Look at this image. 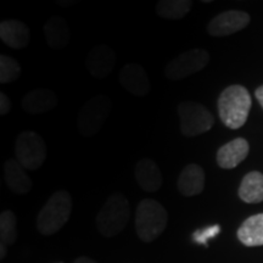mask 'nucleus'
Segmentation results:
<instances>
[{
  "label": "nucleus",
  "mask_w": 263,
  "mask_h": 263,
  "mask_svg": "<svg viewBox=\"0 0 263 263\" xmlns=\"http://www.w3.org/2000/svg\"><path fill=\"white\" fill-rule=\"evenodd\" d=\"M251 105V97L245 87L229 85L219 95L217 104L219 118L230 129H239L248 121Z\"/></svg>",
  "instance_id": "f257e3e1"
},
{
  "label": "nucleus",
  "mask_w": 263,
  "mask_h": 263,
  "mask_svg": "<svg viewBox=\"0 0 263 263\" xmlns=\"http://www.w3.org/2000/svg\"><path fill=\"white\" fill-rule=\"evenodd\" d=\"M72 197L66 190H59L49 197L37 216L38 232L43 235H54L70 219Z\"/></svg>",
  "instance_id": "f03ea898"
},
{
  "label": "nucleus",
  "mask_w": 263,
  "mask_h": 263,
  "mask_svg": "<svg viewBox=\"0 0 263 263\" xmlns=\"http://www.w3.org/2000/svg\"><path fill=\"white\" fill-rule=\"evenodd\" d=\"M168 215L166 209L154 199H144L136 211V230L144 242L156 240L166 229Z\"/></svg>",
  "instance_id": "7ed1b4c3"
},
{
  "label": "nucleus",
  "mask_w": 263,
  "mask_h": 263,
  "mask_svg": "<svg viewBox=\"0 0 263 263\" xmlns=\"http://www.w3.org/2000/svg\"><path fill=\"white\" fill-rule=\"evenodd\" d=\"M130 217L129 202L122 193H115L101 207L97 216L99 233L105 238H114L126 228Z\"/></svg>",
  "instance_id": "20e7f679"
},
{
  "label": "nucleus",
  "mask_w": 263,
  "mask_h": 263,
  "mask_svg": "<svg viewBox=\"0 0 263 263\" xmlns=\"http://www.w3.org/2000/svg\"><path fill=\"white\" fill-rule=\"evenodd\" d=\"M111 111V100L107 95L98 94L82 107L78 115V130L83 137L98 134L106 122Z\"/></svg>",
  "instance_id": "39448f33"
},
{
  "label": "nucleus",
  "mask_w": 263,
  "mask_h": 263,
  "mask_svg": "<svg viewBox=\"0 0 263 263\" xmlns=\"http://www.w3.org/2000/svg\"><path fill=\"white\" fill-rule=\"evenodd\" d=\"M15 155L16 160L27 171L38 170L47 160L45 141L37 132H22L16 138Z\"/></svg>",
  "instance_id": "423d86ee"
},
{
  "label": "nucleus",
  "mask_w": 263,
  "mask_h": 263,
  "mask_svg": "<svg viewBox=\"0 0 263 263\" xmlns=\"http://www.w3.org/2000/svg\"><path fill=\"white\" fill-rule=\"evenodd\" d=\"M180 132L184 137H196L209 132L215 124V117L203 105L195 101H183L178 106Z\"/></svg>",
  "instance_id": "0eeeda50"
},
{
  "label": "nucleus",
  "mask_w": 263,
  "mask_h": 263,
  "mask_svg": "<svg viewBox=\"0 0 263 263\" xmlns=\"http://www.w3.org/2000/svg\"><path fill=\"white\" fill-rule=\"evenodd\" d=\"M209 61V51L203 49H192L171 60L164 68V76L172 81L183 80L190 74L203 70Z\"/></svg>",
  "instance_id": "6e6552de"
},
{
  "label": "nucleus",
  "mask_w": 263,
  "mask_h": 263,
  "mask_svg": "<svg viewBox=\"0 0 263 263\" xmlns=\"http://www.w3.org/2000/svg\"><path fill=\"white\" fill-rule=\"evenodd\" d=\"M250 15L245 11H224L210 21L207 25V32L212 37H226L244 29L250 24Z\"/></svg>",
  "instance_id": "1a4fd4ad"
},
{
  "label": "nucleus",
  "mask_w": 263,
  "mask_h": 263,
  "mask_svg": "<svg viewBox=\"0 0 263 263\" xmlns=\"http://www.w3.org/2000/svg\"><path fill=\"white\" fill-rule=\"evenodd\" d=\"M118 81L128 93L136 97H145L151 90L146 71L144 70L143 66L134 62L123 66L118 76Z\"/></svg>",
  "instance_id": "9d476101"
},
{
  "label": "nucleus",
  "mask_w": 263,
  "mask_h": 263,
  "mask_svg": "<svg viewBox=\"0 0 263 263\" xmlns=\"http://www.w3.org/2000/svg\"><path fill=\"white\" fill-rule=\"evenodd\" d=\"M116 65V55L114 50L107 45L101 44L95 47L88 54L85 66L89 73L95 78L103 80L112 72Z\"/></svg>",
  "instance_id": "9b49d317"
},
{
  "label": "nucleus",
  "mask_w": 263,
  "mask_h": 263,
  "mask_svg": "<svg viewBox=\"0 0 263 263\" xmlns=\"http://www.w3.org/2000/svg\"><path fill=\"white\" fill-rule=\"evenodd\" d=\"M250 145L244 138L236 139L224 144L217 151V164L223 170L235 168L249 155Z\"/></svg>",
  "instance_id": "f8f14e48"
},
{
  "label": "nucleus",
  "mask_w": 263,
  "mask_h": 263,
  "mask_svg": "<svg viewBox=\"0 0 263 263\" xmlns=\"http://www.w3.org/2000/svg\"><path fill=\"white\" fill-rule=\"evenodd\" d=\"M134 174L139 186L145 192L155 193L161 189L163 177L160 167L151 159H141L134 167Z\"/></svg>",
  "instance_id": "ddd939ff"
},
{
  "label": "nucleus",
  "mask_w": 263,
  "mask_h": 263,
  "mask_svg": "<svg viewBox=\"0 0 263 263\" xmlns=\"http://www.w3.org/2000/svg\"><path fill=\"white\" fill-rule=\"evenodd\" d=\"M177 188L186 197L201 194L205 188V172L202 167L196 163L186 164L177 180Z\"/></svg>",
  "instance_id": "4468645a"
},
{
  "label": "nucleus",
  "mask_w": 263,
  "mask_h": 263,
  "mask_svg": "<svg viewBox=\"0 0 263 263\" xmlns=\"http://www.w3.org/2000/svg\"><path fill=\"white\" fill-rule=\"evenodd\" d=\"M25 167L16 159H10L4 164V179L12 193L25 195L32 189L33 183Z\"/></svg>",
  "instance_id": "2eb2a0df"
},
{
  "label": "nucleus",
  "mask_w": 263,
  "mask_h": 263,
  "mask_svg": "<svg viewBox=\"0 0 263 263\" xmlns=\"http://www.w3.org/2000/svg\"><path fill=\"white\" fill-rule=\"evenodd\" d=\"M0 38L12 49H22L28 45L31 39L29 28L17 20H5L0 24Z\"/></svg>",
  "instance_id": "dca6fc26"
},
{
  "label": "nucleus",
  "mask_w": 263,
  "mask_h": 263,
  "mask_svg": "<svg viewBox=\"0 0 263 263\" xmlns=\"http://www.w3.org/2000/svg\"><path fill=\"white\" fill-rule=\"evenodd\" d=\"M58 105V97L50 89H35L27 93L22 99L21 106L26 112L39 115L48 112Z\"/></svg>",
  "instance_id": "f3484780"
},
{
  "label": "nucleus",
  "mask_w": 263,
  "mask_h": 263,
  "mask_svg": "<svg viewBox=\"0 0 263 263\" xmlns=\"http://www.w3.org/2000/svg\"><path fill=\"white\" fill-rule=\"evenodd\" d=\"M43 31L48 45L52 49L65 48L70 41V27L67 21L60 16H52L49 18L43 27Z\"/></svg>",
  "instance_id": "a211bd4d"
},
{
  "label": "nucleus",
  "mask_w": 263,
  "mask_h": 263,
  "mask_svg": "<svg viewBox=\"0 0 263 263\" xmlns=\"http://www.w3.org/2000/svg\"><path fill=\"white\" fill-rule=\"evenodd\" d=\"M238 239L245 246L255 248L263 245V213L249 217L238 229Z\"/></svg>",
  "instance_id": "6ab92c4d"
},
{
  "label": "nucleus",
  "mask_w": 263,
  "mask_h": 263,
  "mask_svg": "<svg viewBox=\"0 0 263 263\" xmlns=\"http://www.w3.org/2000/svg\"><path fill=\"white\" fill-rule=\"evenodd\" d=\"M239 197L246 203L263 201V174L257 171L249 172L242 178L238 190Z\"/></svg>",
  "instance_id": "aec40b11"
},
{
  "label": "nucleus",
  "mask_w": 263,
  "mask_h": 263,
  "mask_svg": "<svg viewBox=\"0 0 263 263\" xmlns=\"http://www.w3.org/2000/svg\"><path fill=\"white\" fill-rule=\"evenodd\" d=\"M192 8L190 0H160L156 4V14L161 18L180 20L188 15Z\"/></svg>",
  "instance_id": "412c9836"
},
{
  "label": "nucleus",
  "mask_w": 263,
  "mask_h": 263,
  "mask_svg": "<svg viewBox=\"0 0 263 263\" xmlns=\"http://www.w3.org/2000/svg\"><path fill=\"white\" fill-rule=\"evenodd\" d=\"M17 239V219L15 213L5 210L0 215V240L3 244L12 245Z\"/></svg>",
  "instance_id": "4be33fe9"
},
{
  "label": "nucleus",
  "mask_w": 263,
  "mask_h": 263,
  "mask_svg": "<svg viewBox=\"0 0 263 263\" xmlns=\"http://www.w3.org/2000/svg\"><path fill=\"white\" fill-rule=\"evenodd\" d=\"M21 66L18 61L8 55H0V83L6 84L20 77Z\"/></svg>",
  "instance_id": "5701e85b"
},
{
  "label": "nucleus",
  "mask_w": 263,
  "mask_h": 263,
  "mask_svg": "<svg viewBox=\"0 0 263 263\" xmlns=\"http://www.w3.org/2000/svg\"><path fill=\"white\" fill-rule=\"evenodd\" d=\"M221 233V226L215 224L211 227H206V228L197 229L193 233V240L196 244H201L203 246L209 245V240L213 239Z\"/></svg>",
  "instance_id": "b1692460"
},
{
  "label": "nucleus",
  "mask_w": 263,
  "mask_h": 263,
  "mask_svg": "<svg viewBox=\"0 0 263 263\" xmlns=\"http://www.w3.org/2000/svg\"><path fill=\"white\" fill-rule=\"evenodd\" d=\"M10 108H11V101L8 95L5 93H0V115L4 116V115L9 114Z\"/></svg>",
  "instance_id": "393cba45"
},
{
  "label": "nucleus",
  "mask_w": 263,
  "mask_h": 263,
  "mask_svg": "<svg viewBox=\"0 0 263 263\" xmlns=\"http://www.w3.org/2000/svg\"><path fill=\"white\" fill-rule=\"evenodd\" d=\"M255 95H256V99H257L258 103L261 104V106L263 108V85H261V87H258L257 89H256Z\"/></svg>",
  "instance_id": "a878e982"
},
{
  "label": "nucleus",
  "mask_w": 263,
  "mask_h": 263,
  "mask_svg": "<svg viewBox=\"0 0 263 263\" xmlns=\"http://www.w3.org/2000/svg\"><path fill=\"white\" fill-rule=\"evenodd\" d=\"M73 263H98V262L94 261L93 258L87 257V256H82V257L76 258Z\"/></svg>",
  "instance_id": "bb28decb"
},
{
  "label": "nucleus",
  "mask_w": 263,
  "mask_h": 263,
  "mask_svg": "<svg viewBox=\"0 0 263 263\" xmlns=\"http://www.w3.org/2000/svg\"><path fill=\"white\" fill-rule=\"evenodd\" d=\"M6 255V245L3 244V242H0V258H4Z\"/></svg>",
  "instance_id": "cd10ccee"
}]
</instances>
